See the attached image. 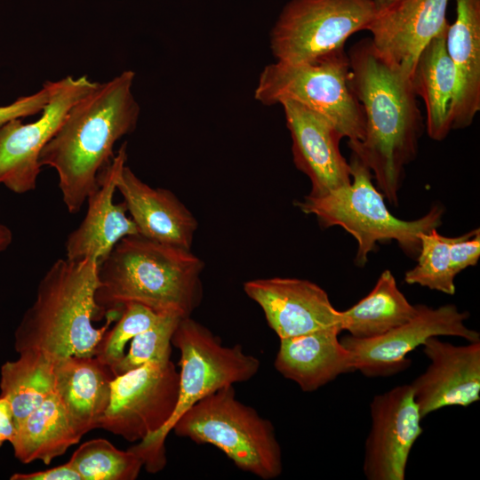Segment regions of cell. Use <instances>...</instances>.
I'll list each match as a JSON object with an SVG mask.
<instances>
[{
  "label": "cell",
  "instance_id": "6da1fadb",
  "mask_svg": "<svg viewBox=\"0 0 480 480\" xmlns=\"http://www.w3.org/2000/svg\"><path fill=\"white\" fill-rule=\"evenodd\" d=\"M347 55L351 88L365 118L364 139L348 146L385 199L397 206L404 167L415 159L424 128L411 76L387 62L370 38L356 42Z\"/></svg>",
  "mask_w": 480,
  "mask_h": 480
},
{
  "label": "cell",
  "instance_id": "cb8c5ba5",
  "mask_svg": "<svg viewBox=\"0 0 480 480\" xmlns=\"http://www.w3.org/2000/svg\"><path fill=\"white\" fill-rule=\"evenodd\" d=\"M81 438L53 391L16 426L11 444L14 456L21 463L42 460L50 464Z\"/></svg>",
  "mask_w": 480,
  "mask_h": 480
},
{
  "label": "cell",
  "instance_id": "7402d4cb",
  "mask_svg": "<svg viewBox=\"0 0 480 480\" xmlns=\"http://www.w3.org/2000/svg\"><path fill=\"white\" fill-rule=\"evenodd\" d=\"M446 50L456 75L452 129L469 126L480 110V0H455Z\"/></svg>",
  "mask_w": 480,
  "mask_h": 480
},
{
  "label": "cell",
  "instance_id": "1f68e13d",
  "mask_svg": "<svg viewBox=\"0 0 480 480\" xmlns=\"http://www.w3.org/2000/svg\"><path fill=\"white\" fill-rule=\"evenodd\" d=\"M49 100V86L45 81L36 92L21 96L11 104L0 106V125L16 118L41 113Z\"/></svg>",
  "mask_w": 480,
  "mask_h": 480
},
{
  "label": "cell",
  "instance_id": "e0dca14e",
  "mask_svg": "<svg viewBox=\"0 0 480 480\" xmlns=\"http://www.w3.org/2000/svg\"><path fill=\"white\" fill-rule=\"evenodd\" d=\"M449 0H403L377 12L368 25L372 45L389 64L411 76L428 43L449 22Z\"/></svg>",
  "mask_w": 480,
  "mask_h": 480
},
{
  "label": "cell",
  "instance_id": "ba28073f",
  "mask_svg": "<svg viewBox=\"0 0 480 480\" xmlns=\"http://www.w3.org/2000/svg\"><path fill=\"white\" fill-rule=\"evenodd\" d=\"M254 98L266 106L298 102L326 118L342 138L361 141L364 137V114L351 88L344 48L309 62L267 65L260 74Z\"/></svg>",
  "mask_w": 480,
  "mask_h": 480
},
{
  "label": "cell",
  "instance_id": "7a4b0ae2",
  "mask_svg": "<svg viewBox=\"0 0 480 480\" xmlns=\"http://www.w3.org/2000/svg\"><path fill=\"white\" fill-rule=\"evenodd\" d=\"M134 78L132 70H125L99 83L69 109L39 156L42 167L56 171L70 213H77L98 187L116 142L137 126L140 108L132 91Z\"/></svg>",
  "mask_w": 480,
  "mask_h": 480
},
{
  "label": "cell",
  "instance_id": "83f0119b",
  "mask_svg": "<svg viewBox=\"0 0 480 480\" xmlns=\"http://www.w3.org/2000/svg\"><path fill=\"white\" fill-rule=\"evenodd\" d=\"M452 239L453 237L438 234L437 228L422 234L417 256L418 263L405 272L404 282L453 295L456 291V275L452 269L450 260Z\"/></svg>",
  "mask_w": 480,
  "mask_h": 480
},
{
  "label": "cell",
  "instance_id": "603a6c76",
  "mask_svg": "<svg viewBox=\"0 0 480 480\" xmlns=\"http://www.w3.org/2000/svg\"><path fill=\"white\" fill-rule=\"evenodd\" d=\"M447 28L422 49L411 75L413 91L425 106L427 133L436 141L452 130L456 94L455 70L446 50Z\"/></svg>",
  "mask_w": 480,
  "mask_h": 480
},
{
  "label": "cell",
  "instance_id": "8992f818",
  "mask_svg": "<svg viewBox=\"0 0 480 480\" xmlns=\"http://www.w3.org/2000/svg\"><path fill=\"white\" fill-rule=\"evenodd\" d=\"M172 345L180 350L179 398L168 422L156 434L130 447L149 473L166 464L165 440L179 417L204 396L224 387L245 382L259 372L260 361L240 344L223 346L220 339L190 316L181 317Z\"/></svg>",
  "mask_w": 480,
  "mask_h": 480
},
{
  "label": "cell",
  "instance_id": "9c48e42d",
  "mask_svg": "<svg viewBox=\"0 0 480 480\" xmlns=\"http://www.w3.org/2000/svg\"><path fill=\"white\" fill-rule=\"evenodd\" d=\"M377 10L370 0H291L270 33L276 61H313L344 48L353 34L366 30Z\"/></svg>",
  "mask_w": 480,
  "mask_h": 480
},
{
  "label": "cell",
  "instance_id": "44dd1931",
  "mask_svg": "<svg viewBox=\"0 0 480 480\" xmlns=\"http://www.w3.org/2000/svg\"><path fill=\"white\" fill-rule=\"evenodd\" d=\"M114 378L111 368L96 356L55 360L53 391L82 437L100 428Z\"/></svg>",
  "mask_w": 480,
  "mask_h": 480
},
{
  "label": "cell",
  "instance_id": "4dcf8cb0",
  "mask_svg": "<svg viewBox=\"0 0 480 480\" xmlns=\"http://www.w3.org/2000/svg\"><path fill=\"white\" fill-rule=\"evenodd\" d=\"M480 257V231L476 228L453 237L450 245L451 267L457 276L468 267L477 264Z\"/></svg>",
  "mask_w": 480,
  "mask_h": 480
},
{
  "label": "cell",
  "instance_id": "ffe728a7",
  "mask_svg": "<svg viewBox=\"0 0 480 480\" xmlns=\"http://www.w3.org/2000/svg\"><path fill=\"white\" fill-rule=\"evenodd\" d=\"M340 326L280 339L274 366L303 392H314L338 376L354 372L350 351L341 343Z\"/></svg>",
  "mask_w": 480,
  "mask_h": 480
},
{
  "label": "cell",
  "instance_id": "52a82bcc",
  "mask_svg": "<svg viewBox=\"0 0 480 480\" xmlns=\"http://www.w3.org/2000/svg\"><path fill=\"white\" fill-rule=\"evenodd\" d=\"M176 436L220 449L241 470L262 480L283 472V453L273 423L236 398L234 385L197 401L174 423Z\"/></svg>",
  "mask_w": 480,
  "mask_h": 480
},
{
  "label": "cell",
  "instance_id": "f546056e",
  "mask_svg": "<svg viewBox=\"0 0 480 480\" xmlns=\"http://www.w3.org/2000/svg\"><path fill=\"white\" fill-rule=\"evenodd\" d=\"M164 314L140 303L125 304L116 324L105 333L96 356L112 369L124 357L126 344L156 324Z\"/></svg>",
  "mask_w": 480,
  "mask_h": 480
},
{
  "label": "cell",
  "instance_id": "5bb4252c",
  "mask_svg": "<svg viewBox=\"0 0 480 480\" xmlns=\"http://www.w3.org/2000/svg\"><path fill=\"white\" fill-rule=\"evenodd\" d=\"M244 292L260 307L268 326L279 339L340 327V311L322 287L308 280L253 279L244 284Z\"/></svg>",
  "mask_w": 480,
  "mask_h": 480
},
{
  "label": "cell",
  "instance_id": "277c9868",
  "mask_svg": "<svg viewBox=\"0 0 480 480\" xmlns=\"http://www.w3.org/2000/svg\"><path fill=\"white\" fill-rule=\"evenodd\" d=\"M204 268L191 250L130 235L100 262L95 301L105 316L136 302L157 313L190 316L203 300Z\"/></svg>",
  "mask_w": 480,
  "mask_h": 480
},
{
  "label": "cell",
  "instance_id": "4fadbf2b",
  "mask_svg": "<svg viewBox=\"0 0 480 480\" xmlns=\"http://www.w3.org/2000/svg\"><path fill=\"white\" fill-rule=\"evenodd\" d=\"M363 471L368 480H404L408 459L422 434V418L410 384L373 396Z\"/></svg>",
  "mask_w": 480,
  "mask_h": 480
},
{
  "label": "cell",
  "instance_id": "2e32d148",
  "mask_svg": "<svg viewBox=\"0 0 480 480\" xmlns=\"http://www.w3.org/2000/svg\"><path fill=\"white\" fill-rule=\"evenodd\" d=\"M286 126L292 138L293 162L311 183L309 196H321L351 182L349 162L342 156L337 129L305 106L284 100Z\"/></svg>",
  "mask_w": 480,
  "mask_h": 480
},
{
  "label": "cell",
  "instance_id": "9a60e30c",
  "mask_svg": "<svg viewBox=\"0 0 480 480\" xmlns=\"http://www.w3.org/2000/svg\"><path fill=\"white\" fill-rule=\"evenodd\" d=\"M422 348L430 364L410 383L422 419L447 406L479 401L480 341L453 345L436 336Z\"/></svg>",
  "mask_w": 480,
  "mask_h": 480
},
{
  "label": "cell",
  "instance_id": "d590c367",
  "mask_svg": "<svg viewBox=\"0 0 480 480\" xmlns=\"http://www.w3.org/2000/svg\"><path fill=\"white\" fill-rule=\"evenodd\" d=\"M373 3L376 7L377 12L385 11L396 4L400 3L403 0H370Z\"/></svg>",
  "mask_w": 480,
  "mask_h": 480
},
{
  "label": "cell",
  "instance_id": "f1b7e54d",
  "mask_svg": "<svg viewBox=\"0 0 480 480\" xmlns=\"http://www.w3.org/2000/svg\"><path fill=\"white\" fill-rule=\"evenodd\" d=\"M180 318L176 314L165 313L153 326L134 336L127 353L112 367L114 376L147 363L170 360L172 338Z\"/></svg>",
  "mask_w": 480,
  "mask_h": 480
},
{
  "label": "cell",
  "instance_id": "d6986e66",
  "mask_svg": "<svg viewBox=\"0 0 480 480\" xmlns=\"http://www.w3.org/2000/svg\"><path fill=\"white\" fill-rule=\"evenodd\" d=\"M116 190L140 235L191 250L197 220L172 191L150 187L126 164L119 173Z\"/></svg>",
  "mask_w": 480,
  "mask_h": 480
},
{
  "label": "cell",
  "instance_id": "30bf717a",
  "mask_svg": "<svg viewBox=\"0 0 480 480\" xmlns=\"http://www.w3.org/2000/svg\"><path fill=\"white\" fill-rule=\"evenodd\" d=\"M46 82L49 100L38 119L22 124L20 118H16L0 125V185L15 194L36 189L43 148L69 109L99 84L87 76H67Z\"/></svg>",
  "mask_w": 480,
  "mask_h": 480
},
{
  "label": "cell",
  "instance_id": "7c38bea8",
  "mask_svg": "<svg viewBox=\"0 0 480 480\" xmlns=\"http://www.w3.org/2000/svg\"><path fill=\"white\" fill-rule=\"evenodd\" d=\"M468 316V312L460 311L454 304L436 308L419 304L413 318L379 337L359 340L348 335L340 341L352 355L355 371L368 378L388 377L405 370L411 364L408 354L430 337L480 341L479 332L466 324Z\"/></svg>",
  "mask_w": 480,
  "mask_h": 480
},
{
  "label": "cell",
  "instance_id": "e575fe53",
  "mask_svg": "<svg viewBox=\"0 0 480 480\" xmlns=\"http://www.w3.org/2000/svg\"><path fill=\"white\" fill-rule=\"evenodd\" d=\"M12 232L6 225L0 224V252L5 251L12 243Z\"/></svg>",
  "mask_w": 480,
  "mask_h": 480
},
{
  "label": "cell",
  "instance_id": "d4e9b609",
  "mask_svg": "<svg viewBox=\"0 0 480 480\" xmlns=\"http://www.w3.org/2000/svg\"><path fill=\"white\" fill-rule=\"evenodd\" d=\"M419 304H411L399 290L390 270H384L372 291L340 311V327L355 339L379 337L413 318Z\"/></svg>",
  "mask_w": 480,
  "mask_h": 480
},
{
  "label": "cell",
  "instance_id": "3957f363",
  "mask_svg": "<svg viewBox=\"0 0 480 480\" xmlns=\"http://www.w3.org/2000/svg\"><path fill=\"white\" fill-rule=\"evenodd\" d=\"M99 266L91 257L59 259L51 265L16 328L18 353L39 351L54 360L97 355L105 333L123 310L108 311L100 328L92 324L105 316L95 301Z\"/></svg>",
  "mask_w": 480,
  "mask_h": 480
},
{
  "label": "cell",
  "instance_id": "836d02e7",
  "mask_svg": "<svg viewBox=\"0 0 480 480\" xmlns=\"http://www.w3.org/2000/svg\"><path fill=\"white\" fill-rule=\"evenodd\" d=\"M16 434V422L10 402L0 396V447L12 442Z\"/></svg>",
  "mask_w": 480,
  "mask_h": 480
},
{
  "label": "cell",
  "instance_id": "8fae6325",
  "mask_svg": "<svg viewBox=\"0 0 480 480\" xmlns=\"http://www.w3.org/2000/svg\"><path fill=\"white\" fill-rule=\"evenodd\" d=\"M179 382V372L171 359L147 363L116 376L100 428L128 442H140L156 434L175 411Z\"/></svg>",
  "mask_w": 480,
  "mask_h": 480
},
{
  "label": "cell",
  "instance_id": "4316f807",
  "mask_svg": "<svg viewBox=\"0 0 480 480\" xmlns=\"http://www.w3.org/2000/svg\"><path fill=\"white\" fill-rule=\"evenodd\" d=\"M68 462L82 480H134L143 460L132 449L122 451L104 438L83 443Z\"/></svg>",
  "mask_w": 480,
  "mask_h": 480
},
{
  "label": "cell",
  "instance_id": "5b68a950",
  "mask_svg": "<svg viewBox=\"0 0 480 480\" xmlns=\"http://www.w3.org/2000/svg\"><path fill=\"white\" fill-rule=\"evenodd\" d=\"M351 182L321 196L309 195L295 205L306 214H313L324 228L339 226L357 243L355 258L363 267L377 243L395 240L405 254L416 258L420 236L442 224L444 210L433 206L424 216L404 220L395 217L385 204V197L372 182L371 171L352 153L349 161Z\"/></svg>",
  "mask_w": 480,
  "mask_h": 480
},
{
  "label": "cell",
  "instance_id": "d6a6232c",
  "mask_svg": "<svg viewBox=\"0 0 480 480\" xmlns=\"http://www.w3.org/2000/svg\"><path fill=\"white\" fill-rule=\"evenodd\" d=\"M11 480H82L81 476L68 461L49 469L32 473H15Z\"/></svg>",
  "mask_w": 480,
  "mask_h": 480
},
{
  "label": "cell",
  "instance_id": "ac0fdd59",
  "mask_svg": "<svg viewBox=\"0 0 480 480\" xmlns=\"http://www.w3.org/2000/svg\"><path fill=\"white\" fill-rule=\"evenodd\" d=\"M126 160L127 143L124 142L100 173L98 187L86 200L88 206L84 220L67 237V259L91 257L100 262L122 238L139 234L135 223L126 214L125 204L114 203L118 176Z\"/></svg>",
  "mask_w": 480,
  "mask_h": 480
},
{
  "label": "cell",
  "instance_id": "484cf974",
  "mask_svg": "<svg viewBox=\"0 0 480 480\" xmlns=\"http://www.w3.org/2000/svg\"><path fill=\"white\" fill-rule=\"evenodd\" d=\"M1 367L0 396L12 408L16 426L54 389L55 360L39 351L19 353Z\"/></svg>",
  "mask_w": 480,
  "mask_h": 480
}]
</instances>
